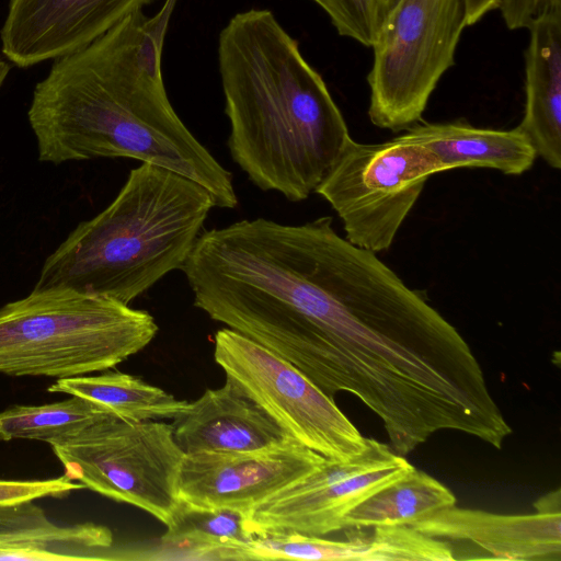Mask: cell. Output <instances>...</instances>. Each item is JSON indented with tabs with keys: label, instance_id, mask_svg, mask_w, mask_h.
I'll return each instance as SVG.
<instances>
[{
	"label": "cell",
	"instance_id": "cell-1",
	"mask_svg": "<svg viewBox=\"0 0 561 561\" xmlns=\"http://www.w3.org/2000/svg\"><path fill=\"white\" fill-rule=\"evenodd\" d=\"M167 21L137 11L84 48L54 59L27 112L38 160L131 158L185 175L211 194L215 206L234 208L232 174L168 98L161 69Z\"/></svg>",
	"mask_w": 561,
	"mask_h": 561
},
{
	"label": "cell",
	"instance_id": "cell-2",
	"mask_svg": "<svg viewBox=\"0 0 561 561\" xmlns=\"http://www.w3.org/2000/svg\"><path fill=\"white\" fill-rule=\"evenodd\" d=\"M217 58L232 159L261 190L308 198L352 140L324 80L266 9L230 18Z\"/></svg>",
	"mask_w": 561,
	"mask_h": 561
},
{
	"label": "cell",
	"instance_id": "cell-3",
	"mask_svg": "<svg viewBox=\"0 0 561 561\" xmlns=\"http://www.w3.org/2000/svg\"><path fill=\"white\" fill-rule=\"evenodd\" d=\"M213 207L199 183L142 162L104 210L46 257L34 289L70 288L129 305L183 267Z\"/></svg>",
	"mask_w": 561,
	"mask_h": 561
},
{
	"label": "cell",
	"instance_id": "cell-4",
	"mask_svg": "<svg viewBox=\"0 0 561 561\" xmlns=\"http://www.w3.org/2000/svg\"><path fill=\"white\" fill-rule=\"evenodd\" d=\"M158 332L153 317L70 288L34 289L0 308V374L69 378L115 367Z\"/></svg>",
	"mask_w": 561,
	"mask_h": 561
},
{
	"label": "cell",
	"instance_id": "cell-5",
	"mask_svg": "<svg viewBox=\"0 0 561 561\" xmlns=\"http://www.w3.org/2000/svg\"><path fill=\"white\" fill-rule=\"evenodd\" d=\"M466 0H399L379 23L368 76L370 122L392 131L416 124L455 62Z\"/></svg>",
	"mask_w": 561,
	"mask_h": 561
},
{
	"label": "cell",
	"instance_id": "cell-6",
	"mask_svg": "<svg viewBox=\"0 0 561 561\" xmlns=\"http://www.w3.org/2000/svg\"><path fill=\"white\" fill-rule=\"evenodd\" d=\"M50 447L70 480L134 505L165 526L171 523L180 504L179 477L185 456L172 424L110 415Z\"/></svg>",
	"mask_w": 561,
	"mask_h": 561
},
{
	"label": "cell",
	"instance_id": "cell-7",
	"mask_svg": "<svg viewBox=\"0 0 561 561\" xmlns=\"http://www.w3.org/2000/svg\"><path fill=\"white\" fill-rule=\"evenodd\" d=\"M434 154L407 133L391 140H351L317 187L343 222L345 239L365 250L387 251L428 178L439 173Z\"/></svg>",
	"mask_w": 561,
	"mask_h": 561
},
{
	"label": "cell",
	"instance_id": "cell-8",
	"mask_svg": "<svg viewBox=\"0 0 561 561\" xmlns=\"http://www.w3.org/2000/svg\"><path fill=\"white\" fill-rule=\"evenodd\" d=\"M214 357L293 438L335 461H348L368 445L350 419L304 373L229 328L217 331Z\"/></svg>",
	"mask_w": 561,
	"mask_h": 561
},
{
	"label": "cell",
	"instance_id": "cell-9",
	"mask_svg": "<svg viewBox=\"0 0 561 561\" xmlns=\"http://www.w3.org/2000/svg\"><path fill=\"white\" fill-rule=\"evenodd\" d=\"M412 468L404 456L368 438L363 454L348 461L325 459L312 472L257 504L250 520L261 533L324 537L343 530L351 510Z\"/></svg>",
	"mask_w": 561,
	"mask_h": 561
},
{
	"label": "cell",
	"instance_id": "cell-10",
	"mask_svg": "<svg viewBox=\"0 0 561 561\" xmlns=\"http://www.w3.org/2000/svg\"><path fill=\"white\" fill-rule=\"evenodd\" d=\"M325 459L295 438L256 451L185 455L179 499L195 506L238 510L250 517L257 504L312 472Z\"/></svg>",
	"mask_w": 561,
	"mask_h": 561
},
{
	"label": "cell",
	"instance_id": "cell-11",
	"mask_svg": "<svg viewBox=\"0 0 561 561\" xmlns=\"http://www.w3.org/2000/svg\"><path fill=\"white\" fill-rule=\"evenodd\" d=\"M153 0H10L1 49L26 68L78 51Z\"/></svg>",
	"mask_w": 561,
	"mask_h": 561
},
{
	"label": "cell",
	"instance_id": "cell-12",
	"mask_svg": "<svg viewBox=\"0 0 561 561\" xmlns=\"http://www.w3.org/2000/svg\"><path fill=\"white\" fill-rule=\"evenodd\" d=\"M412 527L449 543L472 546L477 559H561V511L504 515L451 506Z\"/></svg>",
	"mask_w": 561,
	"mask_h": 561
},
{
	"label": "cell",
	"instance_id": "cell-13",
	"mask_svg": "<svg viewBox=\"0 0 561 561\" xmlns=\"http://www.w3.org/2000/svg\"><path fill=\"white\" fill-rule=\"evenodd\" d=\"M172 427L185 455L256 451L293 438L229 377L222 387L188 402Z\"/></svg>",
	"mask_w": 561,
	"mask_h": 561
},
{
	"label": "cell",
	"instance_id": "cell-14",
	"mask_svg": "<svg viewBox=\"0 0 561 561\" xmlns=\"http://www.w3.org/2000/svg\"><path fill=\"white\" fill-rule=\"evenodd\" d=\"M526 103L518 129L537 157L561 169V14L546 15L528 28Z\"/></svg>",
	"mask_w": 561,
	"mask_h": 561
},
{
	"label": "cell",
	"instance_id": "cell-15",
	"mask_svg": "<svg viewBox=\"0 0 561 561\" xmlns=\"http://www.w3.org/2000/svg\"><path fill=\"white\" fill-rule=\"evenodd\" d=\"M110 528L94 523L59 526L33 501L0 506V560H106Z\"/></svg>",
	"mask_w": 561,
	"mask_h": 561
},
{
	"label": "cell",
	"instance_id": "cell-16",
	"mask_svg": "<svg viewBox=\"0 0 561 561\" xmlns=\"http://www.w3.org/2000/svg\"><path fill=\"white\" fill-rule=\"evenodd\" d=\"M404 133L431 150L440 172L490 168L519 175L531 169L537 159L534 147L518 127L510 130L481 128L459 119L416 123Z\"/></svg>",
	"mask_w": 561,
	"mask_h": 561
},
{
	"label": "cell",
	"instance_id": "cell-17",
	"mask_svg": "<svg viewBox=\"0 0 561 561\" xmlns=\"http://www.w3.org/2000/svg\"><path fill=\"white\" fill-rule=\"evenodd\" d=\"M260 534L241 511L180 501L160 543L145 559L249 560L248 546Z\"/></svg>",
	"mask_w": 561,
	"mask_h": 561
},
{
	"label": "cell",
	"instance_id": "cell-18",
	"mask_svg": "<svg viewBox=\"0 0 561 561\" xmlns=\"http://www.w3.org/2000/svg\"><path fill=\"white\" fill-rule=\"evenodd\" d=\"M47 390L82 398L128 422L174 420L188 404L139 377L121 371L59 378Z\"/></svg>",
	"mask_w": 561,
	"mask_h": 561
},
{
	"label": "cell",
	"instance_id": "cell-19",
	"mask_svg": "<svg viewBox=\"0 0 561 561\" xmlns=\"http://www.w3.org/2000/svg\"><path fill=\"white\" fill-rule=\"evenodd\" d=\"M455 505L456 496L446 485L413 467L351 510L344 518L343 530L383 526L412 527Z\"/></svg>",
	"mask_w": 561,
	"mask_h": 561
},
{
	"label": "cell",
	"instance_id": "cell-20",
	"mask_svg": "<svg viewBox=\"0 0 561 561\" xmlns=\"http://www.w3.org/2000/svg\"><path fill=\"white\" fill-rule=\"evenodd\" d=\"M110 415L76 396L42 405H13L0 412V442L32 439L51 445Z\"/></svg>",
	"mask_w": 561,
	"mask_h": 561
},
{
	"label": "cell",
	"instance_id": "cell-21",
	"mask_svg": "<svg viewBox=\"0 0 561 561\" xmlns=\"http://www.w3.org/2000/svg\"><path fill=\"white\" fill-rule=\"evenodd\" d=\"M330 18L337 33L371 46L377 28L376 0H312Z\"/></svg>",
	"mask_w": 561,
	"mask_h": 561
},
{
	"label": "cell",
	"instance_id": "cell-22",
	"mask_svg": "<svg viewBox=\"0 0 561 561\" xmlns=\"http://www.w3.org/2000/svg\"><path fill=\"white\" fill-rule=\"evenodd\" d=\"M85 489L80 482L65 474L46 480H2L0 479V506L34 501L41 497H64L69 493Z\"/></svg>",
	"mask_w": 561,
	"mask_h": 561
},
{
	"label": "cell",
	"instance_id": "cell-23",
	"mask_svg": "<svg viewBox=\"0 0 561 561\" xmlns=\"http://www.w3.org/2000/svg\"><path fill=\"white\" fill-rule=\"evenodd\" d=\"M495 9L508 28H529L546 15L561 14V0H496Z\"/></svg>",
	"mask_w": 561,
	"mask_h": 561
},
{
	"label": "cell",
	"instance_id": "cell-24",
	"mask_svg": "<svg viewBox=\"0 0 561 561\" xmlns=\"http://www.w3.org/2000/svg\"><path fill=\"white\" fill-rule=\"evenodd\" d=\"M468 26L477 23L489 11L494 10L496 0H466Z\"/></svg>",
	"mask_w": 561,
	"mask_h": 561
},
{
	"label": "cell",
	"instance_id": "cell-25",
	"mask_svg": "<svg viewBox=\"0 0 561 561\" xmlns=\"http://www.w3.org/2000/svg\"><path fill=\"white\" fill-rule=\"evenodd\" d=\"M399 0H376L378 25Z\"/></svg>",
	"mask_w": 561,
	"mask_h": 561
},
{
	"label": "cell",
	"instance_id": "cell-26",
	"mask_svg": "<svg viewBox=\"0 0 561 561\" xmlns=\"http://www.w3.org/2000/svg\"><path fill=\"white\" fill-rule=\"evenodd\" d=\"M9 75V65L0 59V88Z\"/></svg>",
	"mask_w": 561,
	"mask_h": 561
}]
</instances>
